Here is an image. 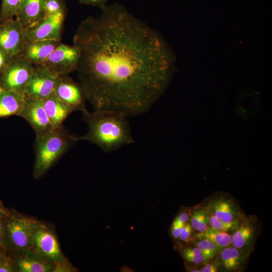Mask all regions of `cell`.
<instances>
[{"mask_svg": "<svg viewBox=\"0 0 272 272\" xmlns=\"http://www.w3.org/2000/svg\"><path fill=\"white\" fill-rule=\"evenodd\" d=\"M34 70V64L22 53L13 56L0 75V85L4 90L24 95Z\"/></svg>", "mask_w": 272, "mask_h": 272, "instance_id": "5b68a950", "label": "cell"}, {"mask_svg": "<svg viewBox=\"0 0 272 272\" xmlns=\"http://www.w3.org/2000/svg\"><path fill=\"white\" fill-rule=\"evenodd\" d=\"M79 26L80 83L93 110L135 116L149 111L168 87L175 57L164 37L118 3Z\"/></svg>", "mask_w": 272, "mask_h": 272, "instance_id": "6da1fadb", "label": "cell"}, {"mask_svg": "<svg viewBox=\"0 0 272 272\" xmlns=\"http://www.w3.org/2000/svg\"><path fill=\"white\" fill-rule=\"evenodd\" d=\"M209 224L211 228L224 232L236 229L239 226V222L237 220L226 222L219 219L213 215L209 217Z\"/></svg>", "mask_w": 272, "mask_h": 272, "instance_id": "603a6c76", "label": "cell"}, {"mask_svg": "<svg viewBox=\"0 0 272 272\" xmlns=\"http://www.w3.org/2000/svg\"><path fill=\"white\" fill-rule=\"evenodd\" d=\"M32 250L54 263L65 258L54 232L38 222L30 241Z\"/></svg>", "mask_w": 272, "mask_h": 272, "instance_id": "52a82bcc", "label": "cell"}, {"mask_svg": "<svg viewBox=\"0 0 272 272\" xmlns=\"http://www.w3.org/2000/svg\"><path fill=\"white\" fill-rule=\"evenodd\" d=\"M65 11L63 0H44V17L53 15Z\"/></svg>", "mask_w": 272, "mask_h": 272, "instance_id": "cb8c5ba5", "label": "cell"}, {"mask_svg": "<svg viewBox=\"0 0 272 272\" xmlns=\"http://www.w3.org/2000/svg\"><path fill=\"white\" fill-rule=\"evenodd\" d=\"M199 242L206 247L213 257L215 255L218 248L214 242L210 240L204 238H202Z\"/></svg>", "mask_w": 272, "mask_h": 272, "instance_id": "836d02e7", "label": "cell"}, {"mask_svg": "<svg viewBox=\"0 0 272 272\" xmlns=\"http://www.w3.org/2000/svg\"><path fill=\"white\" fill-rule=\"evenodd\" d=\"M6 255H5L3 257H0V262L2 261V260L6 256Z\"/></svg>", "mask_w": 272, "mask_h": 272, "instance_id": "ab89813d", "label": "cell"}, {"mask_svg": "<svg viewBox=\"0 0 272 272\" xmlns=\"http://www.w3.org/2000/svg\"><path fill=\"white\" fill-rule=\"evenodd\" d=\"M14 261L19 272H52L54 265L31 249L16 254Z\"/></svg>", "mask_w": 272, "mask_h": 272, "instance_id": "4fadbf2b", "label": "cell"}, {"mask_svg": "<svg viewBox=\"0 0 272 272\" xmlns=\"http://www.w3.org/2000/svg\"><path fill=\"white\" fill-rule=\"evenodd\" d=\"M83 116L88 130L84 135L78 137V141H87L105 153L134 142L128 116L124 113L110 110H86L83 112Z\"/></svg>", "mask_w": 272, "mask_h": 272, "instance_id": "7a4b0ae2", "label": "cell"}, {"mask_svg": "<svg viewBox=\"0 0 272 272\" xmlns=\"http://www.w3.org/2000/svg\"><path fill=\"white\" fill-rule=\"evenodd\" d=\"M44 0H23L16 18L25 31L44 17Z\"/></svg>", "mask_w": 272, "mask_h": 272, "instance_id": "9a60e30c", "label": "cell"}, {"mask_svg": "<svg viewBox=\"0 0 272 272\" xmlns=\"http://www.w3.org/2000/svg\"><path fill=\"white\" fill-rule=\"evenodd\" d=\"M38 222L15 211L7 210L4 227L5 250L16 254L31 249V238Z\"/></svg>", "mask_w": 272, "mask_h": 272, "instance_id": "277c9868", "label": "cell"}, {"mask_svg": "<svg viewBox=\"0 0 272 272\" xmlns=\"http://www.w3.org/2000/svg\"><path fill=\"white\" fill-rule=\"evenodd\" d=\"M25 98L24 94L4 90L0 94V117L13 115L19 116L23 107Z\"/></svg>", "mask_w": 272, "mask_h": 272, "instance_id": "e0dca14e", "label": "cell"}, {"mask_svg": "<svg viewBox=\"0 0 272 272\" xmlns=\"http://www.w3.org/2000/svg\"><path fill=\"white\" fill-rule=\"evenodd\" d=\"M81 53L78 45L70 46L60 43L40 64L60 76H66L76 71Z\"/></svg>", "mask_w": 272, "mask_h": 272, "instance_id": "8992f818", "label": "cell"}, {"mask_svg": "<svg viewBox=\"0 0 272 272\" xmlns=\"http://www.w3.org/2000/svg\"><path fill=\"white\" fill-rule=\"evenodd\" d=\"M231 237V243L234 247L240 249L250 241L253 234V229L248 223H244L236 229Z\"/></svg>", "mask_w": 272, "mask_h": 272, "instance_id": "ffe728a7", "label": "cell"}, {"mask_svg": "<svg viewBox=\"0 0 272 272\" xmlns=\"http://www.w3.org/2000/svg\"><path fill=\"white\" fill-rule=\"evenodd\" d=\"M54 92L73 111L87 110V100L82 86L67 75L60 77Z\"/></svg>", "mask_w": 272, "mask_h": 272, "instance_id": "8fae6325", "label": "cell"}, {"mask_svg": "<svg viewBox=\"0 0 272 272\" xmlns=\"http://www.w3.org/2000/svg\"><path fill=\"white\" fill-rule=\"evenodd\" d=\"M7 212V210L0 205V247L4 250V227Z\"/></svg>", "mask_w": 272, "mask_h": 272, "instance_id": "83f0119b", "label": "cell"}, {"mask_svg": "<svg viewBox=\"0 0 272 272\" xmlns=\"http://www.w3.org/2000/svg\"><path fill=\"white\" fill-rule=\"evenodd\" d=\"M61 43L60 41L41 40L26 43L22 54L34 65H38Z\"/></svg>", "mask_w": 272, "mask_h": 272, "instance_id": "2e32d148", "label": "cell"}, {"mask_svg": "<svg viewBox=\"0 0 272 272\" xmlns=\"http://www.w3.org/2000/svg\"><path fill=\"white\" fill-rule=\"evenodd\" d=\"M201 272H216L218 271L217 267L213 264H207L201 270Z\"/></svg>", "mask_w": 272, "mask_h": 272, "instance_id": "74e56055", "label": "cell"}, {"mask_svg": "<svg viewBox=\"0 0 272 272\" xmlns=\"http://www.w3.org/2000/svg\"><path fill=\"white\" fill-rule=\"evenodd\" d=\"M25 30L15 18L0 22V50L15 56L21 53L26 44Z\"/></svg>", "mask_w": 272, "mask_h": 272, "instance_id": "9c48e42d", "label": "cell"}, {"mask_svg": "<svg viewBox=\"0 0 272 272\" xmlns=\"http://www.w3.org/2000/svg\"><path fill=\"white\" fill-rule=\"evenodd\" d=\"M65 11L45 16L25 31L26 43L41 40L60 41Z\"/></svg>", "mask_w": 272, "mask_h": 272, "instance_id": "30bf717a", "label": "cell"}, {"mask_svg": "<svg viewBox=\"0 0 272 272\" xmlns=\"http://www.w3.org/2000/svg\"><path fill=\"white\" fill-rule=\"evenodd\" d=\"M75 271V268L65 258L54 262L52 272H71Z\"/></svg>", "mask_w": 272, "mask_h": 272, "instance_id": "484cf974", "label": "cell"}, {"mask_svg": "<svg viewBox=\"0 0 272 272\" xmlns=\"http://www.w3.org/2000/svg\"><path fill=\"white\" fill-rule=\"evenodd\" d=\"M192 227L188 223H185L180 230L179 238L182 241H185L191 234Z\"/></svg>", "mask_w": 272, "mask_h": 272, "instance_id": "d6a6232c", "label": "cell"}, {"mask_svg": "<svg viewBox=\"0 0 272 272\" xmlns=\"http://www.w3.org/2000/svg\"><path fill=\"white\" fill-rule=\"evenodd\" d=\"M78 141V137L70 134L63 126L36 137L34 145V177L39 178L44 175Z\"/></svg>", "mask_w": 272, "mask_h": 272, "instance_id": "3957f363", "label": "cell"}, {"mask_svg": "<svg viewBox=\"0 0 272 272\" xmlns=\"http://www.w3.org/2000/svg\"><path fill=\"white\" fill-rule=\"evenodd\" d=\"M199 238L210 240L218 249L224 248L231 243V236L226 232L217 230L211 227L197 235Z\"/></svg>", "mask_w": 272, "mask_h": 272, "instance_id": "d6986e66", "label": "cell"}, {"mask_svg": "<svg viewBox=\"0 0 272 272\" xmlns=\"http://www.w3.org/2000/svg\"><path fill=\"white\" fill-rule=\"evenodd\" d=\"M19 116L29 123L36 137L53 129L43 107L42 100L25 96L23 107Z\"/></svg>", "mask_w": 272, "mask_h": 272, "instance_id": "7c38bea8", "label": "cell"}, {"mask_svg": "<svg viewBox=\"0 0 272 272\" xmlns=\"http://www.w3.org/2000/svg\"><path fill=\"white\" fill-rule=\"evenodd\" d=\"M4 90L3 89V88H2L1 85H0V94L2 93V92L4 91Z\"/></svg>", "mask_w": 272, "mask_h": 272, "instance_id": "f35d334b", "label": "cell"}, {"mask_svg": "<svg viewBox=\"0 0 272 272\" xmlns=\"http://www.w3.org/2000/svg\"><path fill=\"white\" fill-rule=\"evenodd\" d=\"M195 244L200 249V252L204 257L205 261L207 262L213 257L211 253L208 250L206 247L199 241H196L195 243Z\"/></svg>", "mask_w": 272, "mask_h": 272, "instance_id": "e575fe53", "label": "cell"}, {"mask_svg": "<svg viewBox=\"0 0 272 272\" xmlns=\"http://www.w3.org/2000/svg\"><path fill=\"white\" fill-rule=\"evenodd\" d=\"M220 258L223 266L229 270L238 268L242 260L240 252L235 247L224 248L220 253Z\"/></svg>", "mask_w": 272, "mask_h": 272, "instance_id": "44dd1931", "label": "cell"}, {"mask_svg": "<svg viewBox=\"0 0 272 272\" xmlns=\"http://www.w3.org/2000/svg\"><path fill=\"white\" fill-rule=\"evenodd\" d=\"M209 224V216L207 210L205 209L202 213L198 223L197 230L199 232H202L208 228Z\"/></svg>", "mask_w": 272, "mask_h": 272, "instance_id": "f546056e", "label": "cell"}, {"mask_svg": "<svg viewBox=\"0 0 272 272\" xmlns=\"http://www.w3.org/2000/svg\"><path fill=\"white\" fill-rule=\"evenodd\" d=\"M42 101L43 107L53 129L63 126L64 120L73 112L69 106L58 98L54 92Z\"/></svg>", "mask_w": 272, "mask_h": 272, "instance_id": "5bb4252c", "label": "cell"}, {"mask_svg": "<svg viewBox=\"0 0 272 272\" xmlns=\"http://www.w3.org/2000/svg\"><path fill=\"white\" fill-rule=\"evenodd\" d=\"M13 56L0 50V75Z\"/></svg>", "mask_w": 272, "mask_h": 272, "instance_id": "1f68e13d", "label": "cell"}, {"mask_svg": "<svg viewBox=\"0 0 272 272\" xmlns=\"http://www.w3.org/2000/svg\"><path fill=\"white\" fill-rule=\"evenodd\" d=\"M205 210V209L201 208L192 213L190 220L191 226L194 230H197L198 223Z\"/></svg>", "mask_w": 272, "mask_h": 272, "instance_id": "f1b7e54d", "label": "cell"}, {"mask_svg": "<svg viewBox=\"0 0 272 272\" xmlns=\"http://www.w3.org/2000/svg\"><path fill=\"white\" fill-rule=\"evenodd\" d=\"M210 210L213 216L223 221L230 222L236 220V209L228 200L220 198L213 201Z\"/></svg>", "mask_w": 272, "mask_h": 272, "instance_id": "ac0fdd59", "label": "cell"}, {"mask_svg": "<svg viewBox=\"0 0 272 272\" xmlns=\"http://www.w3.org/2000/svg\"><path fill=\"white\" fill-rule=\"evenodd\" d=\"M182 254L184 258L189 262L199 264L204 261V257L197 247L185 248Z\"/></svg>", "mask_w": 272, "mask_h": 272, "instance_id": "d4e9b609", "label": "cell"}, {"mask_svg": "<svg viewBox=\"0 0 272 272\" xmlns=\"http://www.w3.org/2000/svg\"><path fill=\"white\" fill-rule=\"evenodd\" d=\"M79 2L83 5H90L98 7L100 9L107 5L110 0H78Z\"/></svg>", "mask_w": 272, "mask_h": 272, "instance_id": "4dcf8cb0", "label": "cell"}, {"mask_svg": "<svg viewBox=\"0 0 272 272\" xmlns=\"http://www.w3.org/2000/svg\"><path fill=\"white\" fill-rule=\"evenodd\" d=\"M184 224H175L173 223L171 226V234L175 239L179 238L180 230Z\"/></svg>", "mask_w": 272, "mask_h": 272, "instance_id": "d590c367", "label": "cell"}, {"mask_svg": "<svg viewBox=\"0 0 272 272\" xmlns=\"http://www.w3.org/2000/svg\"><path fill=\"white\" fill-rule=\"evenodd\" d=\"M24 90L25 96L43 100L54 92L60 76L47 67L36 65Z\"/></svg>", "mask_w": 272, "mask_h": 272, "instance_id": "ba28073f", "label": "cell"}, {"mask_svg": "<svg viewBox=\"0 0 272 272\" xmlns=\"http://www.w3.org/2000/svg\"><path fill=\"white\" fill-rule=\"evenodd\" d=\"M23 0H2L0 22L16 18Z\"/></svg>", "mask_w": 272, "mask_h": 272, "instance_id": "7402d4cb", "label": "cell"}, {"mask_svg": "<svg viewBox=\"0 0 272 272\" xmlns=\"http://www.w3.org/2000/svg\"><path fill=\"white\" fill-rule=\"evenodd\" d=\"M188 219V215L186 213L179 214L174 219L173 223L175 224H185Z\"/></svg>", "mask_w": 272, "mask_h": 272, "instance_id": "8d00e7d4", "label": "cell"}, {"mask_svg": "<svg viewBox=\"0 0 272 272\" xmlns=\"http://www.w3.org/2000/svg\"><path fill=\"white\" fill-rule=\"evenodd\" d=\"M17 271L15 261L7 255L0 262V272Z\"/></svg>", "mask_w": 272, "mask_h": 272, "instance_id": "4316f807", "label": "cell"}]
</instances>
